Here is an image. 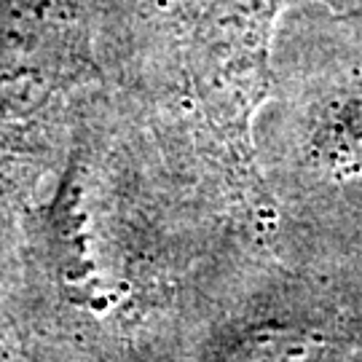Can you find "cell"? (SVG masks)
Listing matches in <instances>:
<instances>
[{
	"mask_svg": "<svg viewBox=\"0 0 362 362\" xmlns=\"http://www.w3.org/2000/svg\"><path fill=\"white\" fill-rule=\"evenodd\" d=\"M296 0H180L182 62L209 151L242 207L274 218L258 169L252 118L272 91V40Z\"/></svg>",
	"mask_w": 362,
	"mask_h": 362,
	"instance_id": "6da1fadb",
	"label": "cell"
},
{
	"mask_svg": "<svg viewBox=\"0 0 362 362\" xmlns=\"http://www.w3.org/2000/svg\"><path fill=\"white\" fill-rule=\"evenodd\" d=\"M360 346L296 325H255L233 338L212 362H346Z\"/></svg>",
	"mask_w": 362,
	"mask_h": 362,
	"instance_id": "7a4b0ae2",
	"label": "cell"
},
{
	"mask_svg": "<svg viewBox=\"0 0 362 362\" xmlns=\"http://www.w3.org/2000/svg\"><path fill=\"white\" fill-rule=\"evenodd\" d=\"M338 167L351 164L362 167V113H351L344 124L333 129V156Z\"/></svg>",
	"mask_w": 362,
	"mask_h": 362,
	"instance_id": "3957f363",
	"label": "cell"
}]
</instances>
